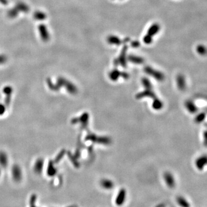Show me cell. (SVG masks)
I'll use <instances>...</instances> for the list:
<instances>
[{"mask_svg": "<svg viewBox=\"0 0 207 207\" xmlns=\"http://www.w3.org/2000/svg\"><path fill=\"white\" fill-rule=\"evenodd\" d=\"M108 42L111 44H116V45H119L121 44V41L120 39L115 36H109L107 39Z\"/></svg>", "mask_w": 207, "mask_h": 207, "instance_id": "cell-13", "label": "cell"}, {"mask_svg": "<svg viewBox=\"0 0 207 207\" xmlns=\"http://www.w3.org/2000/svg\"><path fill=\"white\" fill-rule=\"evenodd\" d=\"M128 59L130 62L136 63V64H141L142 63H143L144 60L143 59H142V58L139 57H137V56H134V55H129L128 57Z\"/></svg>", "mask_w": 207, "mask_h": 207, "instance_id": "cell-16", "label": "cell"}, {"mask_svg": "<svg viewBox=\"0 0 207 207\" xmlns=\"http://www.w3.org/2000/svg\"><path fill=\"white\" fill-rule=\"evenodd\" d=\"M145 71L147 74L151 76H153V77L155 78V79L158 81H163L164 79V76L162 73L157 70H155L149 66H147L145 68Z\"/></svg>", "mask_w": 207, "mask_h": 207, "instance_id": "cell-2", "label": "cell"}, {"mask_svg": "<svg viewBox=\"0 0 207 207\" xmlns=\"http://www.w3.org/2000/svg\"><path fill=\"white\" fill-rule=\"evenodd\" d=\"M153 108L155 109H156V110H159V109H161L162 106H163V104H162V103L157 98H155L154 100V103L153 104Z\"/></svg>", "mask_w": 207, "mask_h": 207, "instance_id": "cell-19", "label": "cell"}, {"mask_svg": "<svg viewBox=\"0 0 207 207\" xmlns=\"http://www.w3.org/2000/svg\"><path fill=\"white\" fill-rule=\"evenodd\" d=\"M18 13H19L18 10H17L16 7H15V8H13L9 10L8 12V16L9 17L12 18L16 17L18 15Z\"/></svg>", "mask_w": 207, "mask_h": 207, "instance_id": "cell-18", "label": "cell"}, {"mask_svg": "<svg viewBox=\"0 0 207 207\" xmlns=\"http://www.w3.org/2000/svg\"><path fill=\"white\" fill-rule=\"evenodd\" d=\"M151 88H149V89H146V90L142 92V93H140L139 94H138L137 95V98H142V97H144L145 96H149L150 97H153V98H154L155 97V95L154 93L153 92V91L151 92Z\"/></svg>", "mask_w": 207, "mask_h": 207, "instance_id": "cell-12", "label": "cell"}, {"mask_svg": "<svg viewBox=\"0 0 207 207\" xmlns=\"http://www.w3.org/2000/svg\"><path fill=\"white\" fill-rule=\"evenodd\" d=\"M38 29L42 40L45 42L48 41L50 38V36L47 26L44 24H40L39 26Z\"/></svg>", "mask_w": 207, "mask_h": 207, "instance_id": "cell-3", "label": "cell"}, {"mask_svg": "<svg viewBox=\"0 0 207 207\" xmlns=\"http://www.w3.org/2000/svg\"><path fill=\"white\" fill-rule=\"evenodd\" d=\"M127 198V191L124 188H121L118 192L115 199V204L117 206L121 207L126 202Z\"/></svg>", "mask_w": 207, "mask_h": 207, "instance_id": "cell-1", "label": "cell"}, {"mask_svg": "<svg viewBox=\"0 0 207 207\" xmlns=\"http://www.w3.org/2000/svg\"><path fill=\"white\" fill-rule=\"evenodd\" d=\"M164 180L167 186L170 188H173L175 185V181L172 174L169 172H165L164 175Z\"/></svg>", "mask_w": 207, "mask_h": 207, "instance_id": "cell-5", "label": "cell"}, {"mask_svg": "<svg viewBox=\"0 0 207 207\" xmlns=\"http://www.w3.org/2000/svg\"><path fill=\"white\" fill-rule=\"evenodd\" d=\"M0 2H1L2 5H6L8 4V0H0Z\"/></svg>", "mask_w": 207, "mask_h": 207, "instance_id": "cell-24", "label": "cell"}, {"mask_svg": "<svg viewBox=\"0 0 207 207\" xmlns=\"http://www.w3.org/2000/svg\"><path fill=\"white\" fill-rule=\"evenodd\" d=\"M160 29V26L158 24H154L152 26H150L148 31V34L150 36H153L154 35L156 34Z\"/></svg>", "mask_w": 207, "mask_h": 207, "instance_id": "cell-11", "label": "cell"}, {"mask_svg": "<svg viewBox=\"0 0 207 207\" xmlns=\"http://www.w3.org/2000/svg\"><path fill=\"white\" fill-rule=\"evenodd\" d=\"M176 201L178 205L181 207H190L189 202L186 198L182 196H178L176 198Z\"/></svg>", "mask_w": 207, "mask_h": 207, "instance_id": "cell-8", "label": "cell"}, {"mask_svg": "<svg viewBox=\"0 0 207 207\" xmlns=\"http://www.w3.org/2000/svg\"><path fill=\"white\" fill-rule=\"evenodd\" d=\"M100 185L104 189L111 190L114 188L113 182L109 179H103L100 181Z\"/></svg>", "mask_w": 207, "mask_h": 207, "instance_id": "cell-7", "label": "cell"}, {"mask_svg": "<svg viewBox=\"0 0 207 207\" xmlns=\"http://www.w3.org/2000/svg\"><path fill=\"white\" fill-rule=\"evenodd\" d=\"M196 164L197 169L199 170H202L204 167V166H206V165L207 164V157L203 156L199 158L197 160Z\"/></svg>", "mask_w": 207, "mask_h": 207, "instance_id": "cell-10", "label": "cell"}, {"mask_svg": "<svg viewBox=\"0 0 207 207\" xmlns=\"http://www.w3.org/2000/svg\"><path fill=\"white\" fill-rule=\"evenodd\" d=\"M127 49H128V47L127 46H125L123 47L119 59L115 60V64L116 63V65H117V64H118V63H120V65H121L123 67L126 66V64H127V63H126L127 62H126V53H127Z\"/></svg>", "mask_w": 207, "mask_h": 207, "instance_id": "cell-4", "label": "cell"}, {"mask_svg": "<svg viewBox=\"0 0 207 207\" xmlns=\"http://www.w3.org/2000/svg\"><path fill=\"white\" fill-rule=\"evenodd\" d=\"M186 107H187V108L188 109V110H189V111L192 112H195V109L194 105H193V104H192L191 103H190V102H188V103H186Z\"/></svg>", "mask_w": 207, "mask_h": 207, "instance_id": "cell-21", "label": "cell"}, {"mask_svg": "<svg viewBox=\"0 0 207 207\" xmlns=\"http://www.w3.org/2000/svg\"><path fill=\"white\" fill-rule=\"evenodd\" d=\"M196 51L201 55H206L207 54V48L203 45L197 46Z\"/></svg>", "mask_w": 207, "mask_h": 207, "instance_id": "cell-17", "label": "cell"}, {"mask_svg": "<svg viewBox=\"0 0 207 207\" xmlns=\"http://www.w3.org/2000/svg\"><path fill=\"white\" fill-rule=\"evenodd\" d=\"M131 46L132 47H138L139 46V43L138 41H135L131 43Z\"/></svg>", "mask_w": 207, "mask_h": 207, "instance_id": "cell-23", "label": "cell"}, {"mask_svg": "<svg viewBox=\"0 0 207 207\" xmlns=\"http://www.w3.org/2000/svg\"><path fill=\"white\" fill-rule=\"evenodd\" d=\"M143 40H144L145 43H146V44H150L152 42L153 39H152L151 36H149L148 34H147L143 38Z\"/></svg>", "mask_w": 207, "mask_h": 207, "instance_id": "cell-20", "label": "cell"}, {"mask_svg": "<svg viewBox=\"0 0 207 207\" xmlns=\"http://www.w3.org/2000/svg\"><path fill=\"white\" fill-rule=\"evenodd\" d=\"M123 77L124 78H128L129 76L128 74L126 73H121L117 70H114L111 71L109 74V77L110 79H111L113 81H116L118 79L119 77Z\"/></svg>", "mask_w": 207, "mask_h": 207, "instance_id": "cell-6", "label": "cell"}, {"mask_svg": "<svg viewBox=\"0 0 207 207\" xmlns=\"http://www.w3.org/2000/svg\"><path fill=\"white\" fill-rule=\"evenodd\" d=\"M15 7L17 8L19 12H22L26 13V12H29V9H30L29 6L27 4H26V3L23 2H20L17 3V4L16 5Z\"/></svg>", "mask_w": 207, "mask_h": 207, "instance_id": "cell-9", "label": "cell"}, {"mask_svg": "<svg viewBox=\"0 0 207 207\" xmlns=\"http://www.w3.org/2000/svg\"><path fill=\"white\" fill-rule=\"evenodd\" d=\"M177 81L179 89L181 90H184L185 87V81L184 76L182 75L178 76L177 78Z\"/></svg>", "mask_w": 207, "mask_h": 207, "instance_id": "cell-14", "label": "cell"}, {"mask_svg": "<svg viewBox=\"0 0 207 207\" xmlns=\"http://www.w3.org/2000/svg\"><path fill=\"white\" fill-rule=\"evenodd\" d=\"M34 17L37 20H44L46 18L47 15L42 11H36L34 14Z\"/></svg>", "mask_w": 207, "mask_h": 207, "instance_id": "cell-15", "label": "cell"}, {"mask_svg": "<svg viewBox=\"0 0 207 207\" xmlns=\"http://www.w3.org/2000/svg\"><path fill=\"white\" fill-rule=\"evenodd\" d=\"M7 60V58L5 55H0V64L5 63Z\"/></svg>", "mask_w": 207, "mask_h": 207, "instance_id": "cell-22", "label": "cell"}]
</instances>
